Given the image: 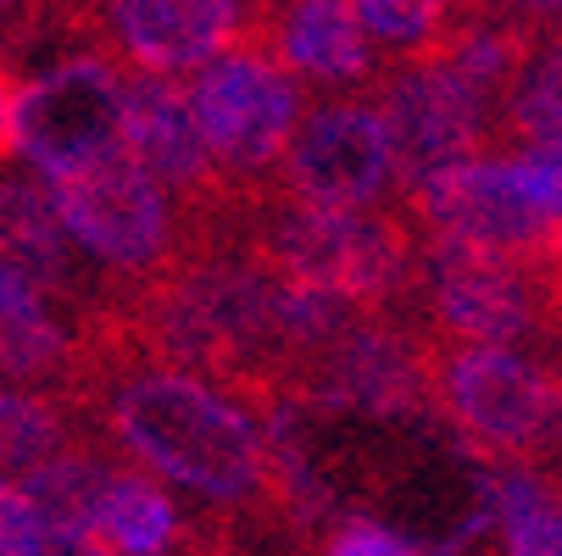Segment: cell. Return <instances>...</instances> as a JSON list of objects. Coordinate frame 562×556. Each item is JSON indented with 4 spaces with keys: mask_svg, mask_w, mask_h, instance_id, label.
<instances>
[{
    "mask_svg": "<svg viewBox=\"0 0 562 556\" xmlns=\"http://www.w3.org/2000/svg\"><path fill=\"white\" fill-rule=\"evenodd\" d=\"M78 340H85V373L72 389V412L85 418V429L101 445L156 473L162 485L212 501L239 523L295 529L279 507L262 418L251 407H239L217 384L139 351L117 306L78 329Z\"/></svg>",
    "mask_w": 562,
    "mask_h": 556,
    "instance_id": "obj_1",
    "label": "cell"
},
{
    "mask_svg": "<svg viewBox=\"0 0 562 556\" xmlns=\"http://www.w3.org/2000/svg\"><path fill=\"white\" fill-rule=\"evenodd\" d=\"M234 234L251 246V257L306 290L340 295L362 311H390L401 306L418 268L424 234L407 217V206H368V212H324L301 206L279 190L239 195Z\"/></svg>",
    "mask_w": 562,
    "mask_h": 556,
    "instance_id": "obj_2",
    "label": "cell"
},
{
    "mask_svg": "<svg viewBox=\"0 0 562 556\" xmlns=\"http://www.w3.org/2000/svg\"><path fill=\"white\" fill-rule=\"evenodd\" d=\"M424 378L435 423L451 429L473 462L524 467L535 479L562 467V362L507 345L429 340Z\"/></svg>",
    "mask_w": 562,
    "mask_h": 556,
    "instance_id": "obj_3",
    "label": "cell"
},
{
    "mask_svg": "<svg viewBox=\"0 0 562 556\" xmlns=\"http://www.w3.org/2000/svg\"><path fill=\"white\" fill-rule=\"evenodd\" d=\"M184 95H190V117L201 128L212 173L239 195L273 190L279 156L306 112L301 78L279 67L257 34H239L234 45H223L217 56L195 67Z\"/></svg>",
    "mask_w": 562,
    "mask_h": 556,
    "instance_id": "obj_4",
    "label": "cell"
},
{
    "mask_svg": "<svg viewBox=\"0 0 562 556\" xmlns=\"http://www.w3.org/2000/svg\"><path fill=\"white\" fill-rule=\"evenodd\" d=\"M45 190L67 234L117 290L162 279L184 257V223L173 195L156 184L128 150H106L95 162L45 173Z\"/></svg>",
    "mask_w": 562,
    "mask_h": 556,
    "instance_id": "obj_5",
    "label": "cell"
},
{
    "mask_svg": "<svg viewBox=\"0 0 562 556\" xmlns=\"http://www.w3.org/2000/svg\"><path fill=\"white\" fill-rule=\"evenodd\" d=\"M368 101L390 134L395 156V190L407 195L429 173H446L473 156H496V112L446 56L379 67ZM395 195V201H401Z\"/></svg>",
    "mask_w": 562,
    "mask_h": 556,
    "instance_id": "obj_6",
    "label": "cell"
},
{
    "mask_svg": "<svg viewBox=\"0 0 562 556\" xmlns=\"http://www.w3.org/2000/svg\"><path fill=\"white\" fill-rule=\"evenodd\" d=\"M273 190L324 212L390 206L401 190L379 106L368 95H329L324 106H306L279 156Z\"/></svg>",
    "mask_w": 562,
    "mask_h": 556,
    "instance_id": "obj_7",
    "label": "cell"
},
{
    "mask_svg": "<svg viewBox=\"0 0 562 556\" xmlns=\"http://www.w3.org/2000/svg\"><path fill=\"white\" fill-rule=\"evenodd\" d=\"M407 217L429 240H457L502 257H551L562 251V223H551L518 184L513 156H473L446 173H429L401 195Z\"/></svg>",
    "mask_w": 562,
    "mask_h": 556,
    "instance_id": "obj_8",
    "label": "cell"
},
{
    "mask_svg": "<svg viewBox=\"0 0 562 556\" xmlns=\"http://www.w3.org/2000/svg\"><path fill=\"white\" fill-rule=\"evenodd\" d=\"M18 150L40 173H61L123 150V67L106 50L61 56L18 95Z\"/></svg>",
    "mask_w": 562,
    "mask_h": 556,
    "instance_id": "obj_9",
    "label": "cell"
},
{
    "mask_svg": "<svg viewBox=\"0 0 562 556\" xmlns=\"http://www.w3.org/2000/svg\"><path fill=\"white\" fill-rule=\"evenodd\" d=\"M0 268L18 273L40 300H50L72 329L95 324L101 311L117 306V284L78 251L67 234L45 173H0Z\"/></svg>",
    "mask_w": 562,
    "mask_h": 556,
    "instance_id": "obj_10",
    "label": "cell"
},
{
    "mask_svg": "<svg viewBox=\"0 0 562 556\" xmlns=\"http://www.w3.org/2000/svg\"><path fill=\"white\" fill-rule=\"evenodd\" d=\"M246 34V0H101L95 50L134 72H190Z\"/></svg>",
    "mask_w": 562,
    "mask_h": 556,
    "instance_id": "obj_11",
    "label": "cell"
},
{
    "mask_svg": "<svg viewBox=\"0 0 562 556\" xmlns=\"http://www.w3.org/2000/svg\"><path fill=\"white\" fill-rule=\"evenodd\" d=\"M246 34L324 95H368L379 78V56L351 0H246Z\"/></svg>",
    "mask_w": 562,
    "mask_h": 556,
    "instance_id": "obj_12",
    "label": "cell"
},
{
    "mask_svg": "<svg viewBox=\"0 0 562 556\" xmlns=\"http://www.w3.org/2000/svg\"><path fill=\"white\" fill-rule=\"evenodd\" d=\"M78 373H85L78 329L50 300H40L18 273L0 268V378L23 389H45L72 407Z\"/></svg>",
    "mask_w": 562,
    "mask_h": 556,
    "instance_id": "obj_13",
    "label": "cell"
},
{
    "mask_svg": "<svg viewBox=\"0 0 562 556\" xmlns=\"http://www.w3.org/2000/svg\"><path fill=\"white\" fill-rule=\"evenodd\" d=\"M562 139V23L529 29L518 72L496 112V156Z\"/></svg>",
    "mask_w": 562,
    "mask_h": 556,
    "instance_id": "obj_14",
    "label": "cell"
},
{
    "mask_svg": "<svg viewBox=\"0 0 562 556\" xmlns=\"http://www.w3.org/2000/svg\"><path fill=\"white\" fill-rule=\"evenodd\" d=\"M351 12L379 56V67L440 56L468 18L485 12V0H351Z\"/></svg>",
    "mask_w": 562,
    "mask_h": 556,
    "instance_id": "obj_15",
    "label": "cell"
},
{
    "mask_svg": "<svg viewBox=\"0 0 562 556\" xmlns=\"http://www.w3.org/2000/svg\"><path fill=\"white\" fill-rule=\"evenodd\" d=\"M85 434H90L85 418H78L67 401L0 378V479L23 485L34 467H45L50 456H61Z\"/></svg>",
    "mask_w": 562,
    "mask_h": 556,
    "instance_id": "obj_16",
    "label": "cell"
},
{
    "mask_svg": "<svg viewBox=\"0 0 562 556\" xmlns=\"http://www.w3.org/2000/svg\"><path fill=\"white\" fill-rule=\"evenodd\" d=\"M485 501L502 556H562V490L524 467H485Z\"/></svg>",
    "mask_w": 562,
    "mask_h": 556,
    "instance_id": "obj_17",
    "label": "cell"
},
{
    "mask_svg": "<svg viewBox=\"0 0 562 556\" xmlns=\"http://www.w3.org/2000/svg\"><path fill=\"white\" fill-rule=\"evenodd\" d=\"M312 556H435V551L379 523L373 512H335L312 534Z\"/></svg>",
    "mask_w": 562,
    "mask_h": 556,
    "instance_id": "obj_18",
    "label": "cell"
},
{
    "mask_svg": "<svg viewBox=\"0 0 562 556\" xmlns=\"http://www.w3.org/2000/svg\"><path fill=\"white\" fill-rule=\"evenodd\" d=\"M513 173H518L524 195H529L551 223H562V139H546V145L513 150Z\"/></svg>",
    "mask_w": 562,
    "mask_h": 556,
    "instance_id": "obj_19",
    "label": "cell"
},
{
    "mask_svg": "<svg viewBox=\"0 0 562 556\" xmlns=\"http://www.w3.org/2000/svg\"><path fill=\"white\" fill-rule=\"evenodd\" d=\"M18 556H112L95 534H78V529H40Z\"/></svg>",
    "mask_w": 562,
    "mask_h": 556,
    "instance_id": "obj_20",
    "label": "cell"
},
{
    "mask_svg": "<svg viewBox=\"0 0 562 556\" xmlns=\"http://www.w3.org/2000/svg\"><path fill=\"white\" fill-rule=\"evenodd\" d=\"M18 95H23L18 72L0 61V162H7V156H18Z\"/></svg>",
    "mask_w": 562,
    "mask_h": 556,
    "instance_id": "obj_21",
    "label": "cell"
},
{
    "mask_svg": "<svg viewBox=\"0 0 562 556\" xmlns=\"http://www.w3.org/2000/svg\"><path fill=\"white\" fill-rule=\"evenodd\" d=\"M491 12L524 23V29H546V23H562V0H485Z\"/></svg>",
    "mask_w": 562,
    "mask_h": 556,
    "instance_id": "obj_22",
    "label": "cell"
},
{
    "mask_svg": "<svg viewBox=\"0 0 562 556\" xmlns=\"http://www.w3.org/2000/svg\"><path fill=\"white\" fill-rule=\"evenodd\" d=\"M212 556H246V545H239V529H234V518H228V540H223Z\"/></svg>",
    "mask_w": 562,
    "mask_h": 556,
    "instance_id": "obj_23",
    "label": "cell"
},
{
    "mask_svg": "<svg viewBox=\"0 0 562 556\" xmlns=\"http://www.w3.org/2000/svg\"><path fill=\"white\" fill-rule=\"evenodd\" d=\"M7 7H12V0H0V12H7Z\"/></svg>",
    "mask_w": 562,
    "mask_h": 556,
    "instance_id": "obj_24",
    "label": "cell"
}]
</instances>
